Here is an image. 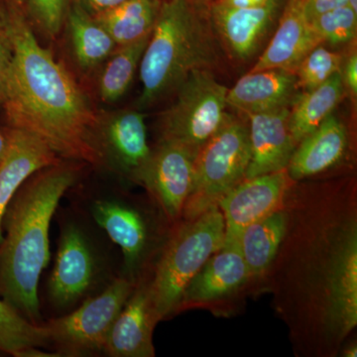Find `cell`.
<instances>
[{
  "instance_id": "6da1fadb",
  "label": "cell",
  "mask_w": 357,
  "mask_h": 357,
  "mask_svg": "<svg viewBox=\"0 0 357 357\" xmlns=\"http://www.w3.org/2000/svg\"><path fill=\"white\" fill-rule=\"evenodd\" d=\"M14 55L1 109L8 128L43 140L68 161L98 167V110L88 89L44 48L20 9L10 7Z\"/></svg>"
},
{
  "instance_id": "7a4b0ae2",
  "label": "cell",
  "mask_w": 357,
  "mask_h": 357,
  "mask_svg": "<svg viewBox=\"0 0 357 357\" xmlns=\"http://www.w3.org/2000/svg\"><path fill=\"white\" fill-rule=\"evenodd\" d=\"M81 163L63 160L21 185L2 218L0 295L24 318L40 325V276L50 261V225L61 199L76 184Z\"/></svg>"
},
{
  "instance_id": "3957f363",
  "label": "cell",
  "mask_w": 357,
  "mask_h": 357,
  "mask_svg": "<svg viewBox=\"0 0 357 357\" xmlns=\"http://www.w3.org/2000/svg\"><path fill=\"white\" fill-rule=\"evenodd\" d=\"M199 10L190 0L160 4L140 61L139 109L172 95L192 70L211 64L213 47Z\"/></svg>"
},
{
  "instance_id": "277c9868",
  "label": "cell",
  "mask_w": 357,
  "mask_h": 357,
  "mask_svg": "<svg viewBox=\"0 0 357 357\" xmlns=\"http://www.w3.org/2000/svg\"><path fill=\"white\" fill-rule=\"evenodd\" d=\"M318 229L319 255L311 260L305 282L321 330L340 340L357 324V223L356 215L328 218Z\"/></svg>"
},
{
  "instance_id": "5b68a950",
  "label": "cell",
  "mask_w": 357,
  "mask_h": 357,
  "mask_svg": "<svg viewBox=\"0 0 357 357\" xmlns=\"http://www.w3.org/2000/svg\"><path fill=\"white\" fill-rule=\"evenodd\" d=\"M225 225L218 206L185 220L168 239L149 283L150 299L159 321L177 311L190 281L225 244Z\"/></svg>"
},
{
  "instance_id": "8992f818",
  "label": "cell",
  "mask_w": 357,
  "mask_h": 357,
  "mask_svg": "<svg viewBox=\"0 0 357 357\" xmlns=\"http://www.w3.org/2000/svg\"><path fill=\"white\" fill-rule=\"evenodd\" d=\"M250 162L248 124L234 115L197 153L194 185L182 217L192 220L220 201L246 177Z\"/></svg>"
},
{
  "instance_id": "52a82bcc",
  "label": "cell",
  "mask_w": 357,
  "mask_h": 357,
  "mask_svg": "<svg viewBox=\"0 0 357 357\" xmlns=\"http://www.w3.org/2000/svg\"><path fill=\"white\" fill-rule=\"evenodd\" d=\"M227 91L208 70H192L160 116V140L180 143L198 153L227 119Z\"/></svg>"
},
{
  "instance_id": "ba28073f",
  "label": "cell",
  "mask_w": 357,
  "mask_h": 357,
  "mask_svg": "<svg viewBox=\"0 0 357 357\" xmlns=\"http://www.w3.org/2000/svg\"><path fill=\"white\" fill-rule=\"evenodd\" d=\"M135 285V282L121 275L102 293L84 301L76 311L42 324L48 345H52L60 356L103 352L110 328Z\"/></svg>"
},
{
  "instance_id": "9c48e42d",
  "label": "cell",
  "mask_w": 357,
  "mask_h": 357,
  "mask_svg": "<svg viewBox=\"0 0 357 357\" xmlns=\"http://www.w3.org/2000/svg\"><path fill=\"white\" fill-rule=\"evenodd\" d=\"M98 168L138 184L151 149L144 114L138 110H98L95 128Z\"/></svg>"
},
{
  "instance_id": "30bf717a",
  "label": "cell",
  "mask_w": 357,
  "mask_h": 357,
  "mask_svg": "<svg viewBox=\"0 0 357 357\" xmlns=\"http://www.w3.org/2000/svg\"><path fill=\"white\" fill-rule=\"evenodd\" d=\"M98 273V255L86 230L76 222H66L48 281L52 305L64 310L76 304L95 285Z\"/></svg>"
},
{
  "instance_id": "8fae6325",
  "label": "cell",
  "mask_w": 357,
  "mask_h": 357,
  "mask_svg": "<svg viewBox=\"0 0 357 357\" xmlns=\"http://www.w3.org/2000/svg\"><path fill=\"white\" fill-rule=\"evenodd\" d=\"M196 156L197 152L185 145L159 140L140 174L138 184L144 185L171 222L182 217L191 194Z\"/></svg>"
},
{
  "instance_id": "7c38bea8",
  "label": "cell",
  "mask_w": 357,
  "mask_h": 357,
  "mask_svg": "<svg viewBox=\"0 0 357 357\" xmlns=\"http://www.w3.org/2000/svg\"><path fill=\"white\" fill-rule=\"evenodd\" d=\"M91 218L100 229L119 245L123 255L122 276L135 282L147 261L151 244V227L146 215L128 199L109 195L91 201Z\"/></svg>"
},
{
  "instance_id": "4fadbf2b",
  "label": "cell",
  "mask_w": 357,
  "mask_h": 357,
  "mask_svg": "<svg viewBox=\"0 0 357 357\" xmlns=\"http://www.w3.org/2000/svg\"><path fill=\"white\" fill-rule=\"evenodd\" d=\"M290 180L282 170L244 178L230 190L218 204L225 218V243H237L248 225L282 208Z\"/></svg>"
},
{
  "instance_id": "5bb4252c",
  "label": "cell",
  "mask_w": 357,
  "mask_h": 357,
  "mask_svg": "<svg viewBox=\"0 0 357 357\" xmlns=\"http://www.w3.org/2000/svg\"><path fill=\"white\" fill-rule=\"evenodd\" d=\"M60 37L72 67L70 70L84 86L91 83L103 63L117 48L114 40L95 16L73 0L70 1Z\"/></svg>"
},
{
  "instance_id": "9a60e30c",
  "label": "cell",
  "mask_w": 357,
  "mask_h": 357,
  "mask_svg": "<svg viewBox=\"0 0 357 357\" xmlns=\"http://www.w3.org/2000/svg\"><path fill=\"white\" fill-rule=\"evenodd\" d=\"M159 319L149 283L140 278L110 328L103 354L112 357H153V332Z\"/></svg>"
},
{
  "instance_id": "2e32d148",
  "label": "cell",
  "mask_w": 357,
  "mask_h": 357,
  "mask_svg": "<svg viewBox=\"0 0 357 357\" xmlns=\"http://www.w3.org/2000/svg\"><path fill=\"white\" fill-rule=\"evenodd\" d=\"M290 107L248 114L250 162L246 177L286 170L297 143L289 126Z\"/></svg>"
},
{
  "instance_id": "e0dca14e",
  "label": "cell",
  "mask_w": 357,
  "mask_h": 357,
  "mask_svg": "<svg viewBox=\"0 0 357 357\" xmlns=\"http://www.w3.org/2000/svg\"><path fill=\"white\" fill-rule=\"evenodd\" d=\"M6 156L0 164V243L3 238L2 218L14 195L35 173L63 161L43 140L20 128H3Z\"/></svg>"
},
{
  "instance_id": "ac0fdd59",
  "label": "cell",
  "mask_w": 357,
  "mask_h": 357,
  "mask_svg": "<svg viewBox=\"0 0 357 357\" xmlns=\"http://www.w3.org/2000/svg\"><path fill=\"white\" fill-rule=\"evenodd\" d=\"M321 44L305 11L304 0H289L267 48L249 72L295 70L307 54Z\"/></svg>"
},
{
  "instance_id": "d6986e66",
  "label": "cell",
  "mask_w": 357,
  "mask_h": 357,
  "mask_svg": "<svg viewBox=\"0 0 357 357\" xmlns=\"http://www.w3.org/2000/svg\"><path fill=\"white\" fill-rule=\"evenodd\" d=\"M250 278L238 243H225L188 284L177 310L222 299L236 292Z\"/></svg>"
},
{
  "instance_id": "ffe728a7",
  "label": "cell",
  "mask_w": 357,
  "mask_h": 357,
  "mask_svg": "<svg viewBox=\"0 0 357 357\" xmlns=\"http://www.w3.org/2000/svg\"><path fill=\"white\" fill-rule=\"evenodd\" d=\"M299 89L293 70L249 72L227 91V107L245 115L290 107Z\"/></svg>"
},
{
  "instance_id": "44dd1931",
  "label": "cell",
  "mask_w": 357,
  "mask_h": 357,
  "mask_svg": "<svg viewBox=\"0 0 357 357\" xmlns=\"http://www.w3.org/2000/svg\"><path fill=\"white\" fill-rule=\"evenodd\" d=\"M218 34L234 57L245 60L255 53L277 10V0L263 6L236 8L215 2L210 7Z\"/></svg>"
},
{
  "instance_id": "7402d4cb",
  "label": "cell",
  "mask_w": 357,
  "mask_h": 357,
  "mask_svg": "<svg viewBox=\"0 0 357 357\" xmlns=\"http://www.w3.org/2000/svg\"><path fill=\"white\" fill-rule=\"evenodd\" d=\"M347 143V128L331 114L298 143L286 169L289 177L302 180L328 170L344 157Z\"/></svg>"
},
{
  "instance_id": "603a6c76",
  "label": "cell",
  "mask_w": 357,
  "mask_h": 357,
  "mask_svg": "<svg viewBox=\"0 0 357 357\" xmlns=\"http://www.w3.org/2000/svg\"><path fill=\"white\" fill-rule=\"evenodd\" d=\"M289 222L288 211L280 208L241 232L237 243L251 277L259 276L271 266L287 236Z\"/></svg>"
},
{
  "instance_id": "cb8c5ba5",
  "label": "cell",
  "mask_w": 357,
  "mask_h": 357,
  "mask_svg": "<svg viewBox=\"0 0 357 357\" xmlns=\"http://www.w3.org/2000/svg\"><path fill=\"white\" fill-rule=\"evenodd\" d=\"M344 91L340 70L321 86L299 93L289 112V126L297 144L333 114Z\"/></svg>"
},
{
  "instance_id": "d4e9b609",
  "label": "cell",
  "mask_w": 357,
  "mask_h": 357,
  "mask_svg": "<svg viewBox=\"0 0 357 357\" xmlns=\"http://www.w3.org/2000/svg\"><path fill=\"white\" fill-rule=\"evenodd\" d=\"M150 35L135 43L117 47L103 63L91 83L98 100L114 103L126 95L139 68Z\"/></svg>"
},
{
  "instance_id": "484cf974",
  "label": "cell",
  "mask_w": 357,
  "mask_h": 357,
  "mask_svg": "<svg viewBox=\"0 0 357 357\" xmlns=\"http://www.w3.org/2000/svg\"><path fill=\"white\" fill-rule=\"evenodd\" d=\"M159 6V0H128L95 17L117 47L126 46L151 34Z\"/></svg>"
},
{
  "instance_id": "4316f807",
  "label": "cell",
  "mask_w": 357,
  "mask_h": 357,
  "mask_svg": "<svg viewBox=\"0 0 357 357\" xmlns=\"http://www.w3.org/2000/svg\"><path fill=\"white\" fill-rule=\"evenodd\" d=\"M48 345L43 325L24 318L4 300H0V351L22 357L26 351Z\"/></svg>"
},
{
  "instance_id": "83f0119b",
  "label": "cell",
  "mask_w": 357,
  "mask_h": 357,
  "mask_svg": "<svg viewBox=\"0 0 357 357\" xmlns=\"http://www.w3.org/2000/svg\"><path fill=\"white\" fill-rule=\"evenodd\" d=\"M70 0H25L26 20L36 36L54 42L60 37Z\"/></svg>"
},
{
  "instance_id": "f1b7e54d",
  "label": "cell",
  "mask_w": 357,
  "mask_h": 357,
  "mask_svg": "<svg viewBox=\"0 0 357 357\" xmlns=\"http://www.w3.org/2000/svg\"><path fill=\"white\" fill-rule=\"evenodd\" d=\"M342 65L340 54L319 44L307 54L294 73L297 77L299 89L306 91L325 83L335 73L340 72Z\"/></svg>"
},
{
  "instance_id": "f546056e",
  "label": "cell",
  "mask_w": 357,
  "mask_h": 357,
  "mask_svg": "<svg viewBox=\"0 0 357 357\" xmlns=\"http://www.w3.org/2000/svg\"><path fill=\"white\" fill-rule=\"evenodd\" d=\"M321 42L333 46L349 43L356 35L357 13L345 6L326 11L311 20Z\"/></svg>"
},
{
  "instance_id": "4dcf8cb0",
  "label": "cell",
  "mask_w": 357,
  "mask_h": 357,
  "mask_svg": "<svg viewBox=\"0 0 357 357\" xmlns=\"http://www.w3.org/2000/svg\"><path fill=\"white\" fill-rule=\"evenodd\" d=\"M14 55L13 20L10 7L0 0V109L3 103L4 93L9 70Z\"/></svg>"
},
{
  "instance_id": "1f68e13d",
  "label": "cell",
  "mask_w": 357,
  "mask_h": 357,
  "mask_svg": "<svg viewBox=\"0 0 357 357\" xmlns=\"http://www.w3.org/2000/svg\"><path fill=\"white\" fill-rule=\"evenodd\" d=\"M349 6V0H304L305 11L311 20L319 14Z\"/></svg>"
},
{
  "instance_id": "d6a6232c",
  "label": "cell",
  "mask_w": 357,
  "mask_h": 357,
  "mask_svg": "<svg viewBox=\"0 0 357 357\" xmlns=\"http://www.w3.org/2000/svg\"><path fill=\"white\" fill-rule=\"evenodd\" d=\"M344 86L351 91L354 98L357 95V55L356 51L352 52L345 61L344 65L340 68Z\"/></svg>"
},
{
  "instance_id": "836d02e7",
  "label": "cell",
  "mask_w": 357,
  "mask_h": 357,
  "mask_svg": "<svg viewBox=\"0 0 357 357\" xmlns=\"http://www.w3.org/2000/svg\"><path fill=\"white\" fill-rule=\"evenodd\" d=\"M93 16L107 13L128 0H73Z\"/></svg>"
},
{
  "instance_id": "e575fe53",
  "label": "cell",
  "mask_w": 357,
  "mask_h": 357,
  "mask_svg": "<svg viewBox=\"0 0 357 357\" xmlns=\"http://www.w3.org/2000/svg\"><path fill=\"white\" fill-rule=\"evenodd\" d=\"M269 0H218L220 3L236 8H248V7H255L263 6L267 3Z\"/></svg>"
},
{
  "instance_id": "d590c367",
  "label": "cell",
  "mask_w": 357,
  "mask_h": 357,
  "mask_svg": "<svg viewBox=\"0 0 357 357\" xmlns=\"http://www.w3.org/2000/svg\"><path fill=\"white\" fill-rule=\"evenodd\" d=\"M7 149V139L3 129H0V164L6 156Z\"/></svg>"
},
{
  "instance_id": "8d00e7d4",
  "label": "cell",
  "mask_w": 357,
  "mask_h": 357,
  "mask_svg": "<svg viewBox=\"0 0 357 357\" xmlns=\"http://www.w3.org/2000/svg\"><path fill=\"white\" fill-rule=\"evenodd\" d=\"M218 0H190L191 3L201 9L202 7H210L211 4L215 3Z\"/></svg>"
},
{
  "instance_id": "74e56055",
  "label": "cell",
  "mask_w": 357,
  "mask_h": 357,
  "mask_svg": "<svg viewBox=\"0 0 357 357\" xmlns=\"http://www.w3.org/2000/svg\"><path fill=\"white\" fill-rule=\"evenodd\" d=\"M342 356L345 357H356L357 356V345L356 344H351L347 345L345 347L344 352H342Z\"/></svg>"
},
{
  "instance_id": "f35d334b",
  "label": "cell",
  "mask_w": 357,
  "mask_h": 357,
  "mask_svg": "<svg viewBox=\"0 0 357 357\" xmlns=\"http://www.w3.org/2000/svg\"><path fill=\"white\" fill-rule=\"evenodd\" d=\"M3 1L6 2V6L20 9L21 11L24 8L25 0H3Z\"/></svg>"
},
{
  "instance_id": "ab89813d",
  "label": "cell",
  "mask_w": 357,
  "mask_h": 357,
  "mask_svg": "<svg viewBox=\"0 0 357 357\" xmlns=\"http://www.w3.org/2000/svg\"><path fill=\"white\" fill-rule=\"evenodd\" d=\"M349 6L357 13V0H349Z\"/></svg>"
}]
</instances>
